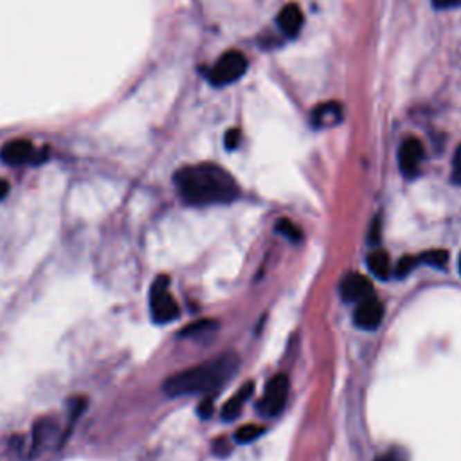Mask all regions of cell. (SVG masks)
Instances as JSON below:
<instances>
[{"mask_svg": "<svg viewBox=\"0 0 461 461\" xmlns=\"http://www.w3.org/2000/svg\"><path fill=\"white\" fill-rule=\"evenodd\" d=\"M175 184L182 199L191 206L229 204L238 199L240 188L229 172L217 164H195L175 173Z\"/></svg>", "mask_w": 461, "mask_h": 461, "instance_id": "obj_1", "label": "cell"}, {"mask_svg": "<svg viewBox=\"0 0 461 461\" xmlns=\"http://www.w3.org/2000/svg\"><path fill=\"white\" fill-rule=\"evenodd\" d=\"M240 366V359L235 353H224L220 357L179 371L164 380L163 391L168 397L186 395H211L229 382Z\"/></svg>", "mask_w": 461, "mask_h": 461, "instance_id": "obj_2", "label": "cell"}, {"mask_svg": "<svg viewBox=\"0 0 461 461\" xmlns=\"http://www.w3.org/2000/svg\"><path fill=\"white\" fill-rule=\"evenodd\" d=\"M150 310H152V319L157 325L172 323L181 316V308L173 299V296L170 294V278L168 276H159L150 290Z\"/></svg>", "mask_w": 461, "mask_h": 461, "instance_id": "obj_3", "label": "cell"}, {"mask_svg": "<svg viewBox=\"0 0 461 461\" xmlns=\"http://www.w3.org/2000/svg\"><path fill=\"white\" fill-rule=\"evenodd\" d=\"M247 71V58L238 51H229L222 56L209 74V82L217 87H226L238 82Z\"/></svg>", "mask_w": 461, "mask_h": 461, "instance_id": "obj_4", "label": "cell"}, {"mask_svg": "<svg viewBox=\"0 0 461 461\" xmlns=\"http://www.w3.org/2000/svg\"><path fill=\"white\" fill-rule=\"evenodd\" d=\"M287 397H289V377L283 373L272 377L265 388L262 402L258 404L260 413L265 416H278L285 407Z\"/></svg>", "mask_w": 461, "mask_h": 461, "instance_id": "obj_5", "label": "cell"}, {"mask_svg": "<svg viewBox=\"0 0 461 461\" xmlns=\"http://www.w3.org/2000/svg\"><path fill=\"white\" fill-rule=\"evenodd\" d=\"M38 152L35 150L31 141L28 139H17L6 143L0 150V159L2 163L10 164V166H22L28 163H37Z\"/></svg>", "mask_w": 461, "mask_h": 461, "instance_id": "obj_6", "label": "cell"}, {"mask_svg": "<svg viewBox=\"0 0 461 461\" xmlns=\"http://www.w3.org/2000/svg\"><path fill=\"white\" fill-rule=\"evenodd\" d=\"M382 317H384V307L380 305L379 299L370 296L359 301L357 310L353 314V323L362 330H375L382 323Z\"/></svg>", "mask_w": 461, "mask_h": 461, "instance_id": "obj_7", "label": "cell"}, {"mask_svg": "<svg viewBox=\"0 0 461 461\" xmlns=\"http://www.w3.org/2000/svg\"><path fill=\"white\" fill-rule=\"evenodd\" d=\"M422 159H424V146L416 137H409L402 143L398 152V164L406 177H415L418 173Z\"/></svg>", "mask_w": 461, "mask_h": 461, "instance_id": "obj_8", "label": "cell"}, {"mask_svg": "<svg viewBox=\"0 0 461 461\" xmlns=\"http://www.w3.org/2000/svg\"><path fill=\"white\" fill-rule=\"evenodd\" d=\"M341 296L346 303H359L373 296V283L362 274H350L341 283Z\"/></svg>", "mask_w": 461, "mask_h": 461, "instance_id": "obj_9", "label": "cell"}, {"mask_svg": "<svg viewBox=\"0 0 461 461\" xmlns=\"http://www.w3.org/2000/svg\"><path fill=\"white\" fill-rule=\"evenodd\" d=\"M305 17L298 4H287L278 15V26L289 38H296L303 28Z\"/></svg>", "mask_w": 461, "mask_h": 461, "instance_id": "obj_10", "label": "cell"}, {"mask_svg": "<svg viewBox=\"0 0 461 461\" xmlns=\"http://www.w3.org/2000/svg\"><path fill=\"white\" fill-rule=\"evenodd\" d=\"M341 119H343V109L335 101L319 105L312 112V125L316 128L334 127V125L341 123Z\"/></svg>", "mask_w": 461, "mask_h": 461, "instance_id": "obj_11", "label": "cell"}, {"mask_svg": "<svg viewBox=\"0 0 461 461\" xmlns=\"http://www.w3.org/2000/svg\"><path fill=\"white\" fill-rule=\"evenodd\" d=\"M254 393V384L253 382H247V384H244L240 388V391L235 395V397L230 398L229 402L224 406V409H222V418L227 422H233L236 420L238 416H240L242 409H244L245 402L249 400L251 397H253Z\"/></svg>", "mask_w": 461, "mask_h": 461, "instance_id": "obj_12", "label": "cell"}, {"mask_svg": "<svg viewBox=\"0 0 461 461\" xmlns=\"http://www.w3.org/2000/svg\"><path fill=\"white\" fill-rule=\"evenodd\" d=\"M368 265H370V271L375 274L379 280H388L389 274H391V260H389V254L386 251H375L368 256Z\"/></svg>", "mask_w": 461, "mask_h": 461, "instance_id": "obj_13", "label": "cell"}, {"mask_svg": "<svg viewBox=\"0 0 461 461\" xmlns=\"http://www.w3.org/2000/svg\"><path fill=\"white\" fill-rule=\"evenodd\" d=\"M447 262H449V253L443 249L427 251V253H424L418 256V263H427V265H431V267H436V269L445 267Z\"/></svg>", "mask_w": 461, "mask_h": 461, "instance_id": "obj_14", "label": "cell"}, {"mask_svg": "<svg viewBox=\"0 0 461 461\" xmlns=\"http://www.w3.org/2000/svg\"><path fill=\"white\" fill-rule=\"evenodd\" d=\"M263 433H265V427H262V425L245 424L236 431L235 438L238 443H251L254 440H258Z\"/></svg>", "mask_w": 461, "mask_h": 461, "instance_id": "obj_15", "label": "cell"}, {"mask_svg": "<svg viewBox=\"0 0 461 461\" xmlns=\"http://www.w3.org/2000/svg\"><path fill=\"white\" fill-rule=\"evenodd\" d=\"M276 230H278V233H281V235H283V236H285V238L292 240V242H299V240H301V238H303V233H301V229H299V227L296 226L294 222L287 220V218H283V220L278 222Z\"/></svg>", "mask_w": 461, "mask_h": 461, "instance_id": "obj_16", "label": "cell"}, {"mask_svg": "<svg viewBox=\"0 0 461 461\" xmlns=\"http://www.w3.org/2000/svg\"><path fill=\"white\" fill-rule=\"evenodd\" d=\"M217 328V323L209 321V319H204V321H197L193 325L186 326L184 330L181 332L182 337H197V335L204 334V332H211Z\"/></svg>", "mask_w": 461, "mask_h": 461, "instance_id": "obj_17", "label": "cell"}, {"mask_svg": "<svg viewBox=\"0 0 461 461\" xmlns=\"http://www.w3.org/2000/svg\"><path fill=\"white\" fill-rule=\"evenodd\" d=\"M418 265V258H413V256H404L400 262L397 263V267H395V276L397 278H406L413 269Z\"/></svg>", "mask_w": 461, "mask_h": 461, "instance_id": "obj_18", "label": "cell"}, {"mask_svg": "<svg viewBox=\"0 0 461 461\" xmlns=\"http://www.w3.org/2000/svg\"><path fill=\"white\" fill-rule=\"evenodd\" d=\"M240 137L242 134L238 128H230V130L226 134V137H224V145H226L227 150L238 148V145H240Z\"/></svg>", "mask_w": 461, "mask_h": 461, "instance_id": "obj_19", "label": "cell"}, {"mask_svg": "<svg viewBox=\"0 0 461 461\" xmlns=\"http://www.w3.org/2000/svg\"><path fill=\"white\" fill-rule=\"evenodd\" d=\"M213 402H215V398L213 397L204 398L202 402H200V406H199L200 418H209V416L213 415Z\"/></svg>", "mask_w": 461, "mask_h": 461, "instance_id": "obj_20", "label": "cell"}, {"mask_svg": "<svg viewBox=\"0 0 461 461\" xmlns=\"http://www.w3.org/2000/svg\"><path fill=\"white\" fill-rule=\"evenodd\" d=\"M213 451L217 452L218 456H227L229 454V443H227V438H218L213 445Z\"/></svg>", "mask_w": 461, "mask_h": 461, "instance_id": "obj_21", "label": "cell"}, {"mask_svg": "<svg viewBox=\"0 0 461 461\" xmlns=\"http://www.w3.org/2000/svg\"><path fill=\"white\" fill-rule=\"evenodd\" d=\"M375 461H406V456H404L402 452L391 451V452H386V454H380Z\"/></svg>", "mask_w": 461, "mask_h": 461, "instance_id": "obj_22", "label": "cell"}, {"mask_svg": "<svg viewBox=\"0 0 461 461\" xmlns=\"http://www.w3.org/2000/svg\"><path fill=\"white\" fill-rule=\"evenodd\" d=\"M433 2L440 10H451V8H456V6L461 4V0H433Z\"/></svg>", "mask_w": 461, "mask_h": 461, "instance_id": "obj_23", "label": "cell"}, {"mask_svg": "<svg viewBox=\"0 0 461 461\" xmlns=\"http://www.w3.org/2000/svg\"><path fill=\"white\" fill-rule=\"evenodd\" d=\"M452 179H454V182L461 184V154L458 155L456 159V168H454V175H452Z\"/></svg>", "mask_w": 461, "mask_h": 461, "instance_id": "obj_24", "label": "cell"}, {"mask_svg": "<svg viewBox=\"0 0 461 461\" xmlns=\"http://www.w3.org/2000/svg\"><path fill=\"white\" fill-rule=\"evenodd\" d=\"M8 193H10V184L0 179V200H4Z\"/></svg>", "mask_w": 461, "mask_h": 461, "instance_id": "obj_25", "label": "cell"}, {"mask_svg": "<svg viewBox=\"0 0 461 461\" xmlns=\"http://www.w3.org/2000/svg\"><path fill=\"white\" fill-rule=\"evenodd\" d=\"M458 267H460V274H461V254H460V260H458Z\"/></svg>", "mask_w": 461, "mask_h": 461, "instance_id": "obj_26", "label": "cell"}]
</instances>
